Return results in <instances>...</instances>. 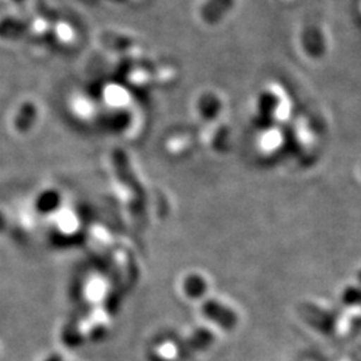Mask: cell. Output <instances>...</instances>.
I'll return each instance as SVG.
<instances>
[{
	"instance_id": "cell-1",
	"label": "cell",
	"mask_w": 361,
	"mask_h": 361,
	"mask_svg": "<svg viewBox=\"0 0 361 361\" xmlns=\"http://www.w3.org/2000/svg\"><path fill=\"white\" fill-rule=\"evenodd\" d=\"M233 0H209L202 15L207 22H216L219 18L231 10Z\"/></svg>"
}]
</instances>
